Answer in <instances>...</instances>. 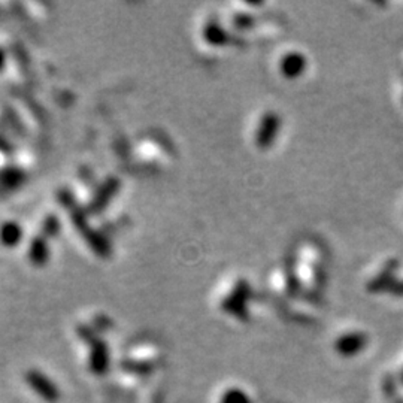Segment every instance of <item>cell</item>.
<instances>
[{"instance_id":"cell-1","label":"cell","mask_w":403,"mask_h":403,"mask_svg":"<svg viewBox=\"0 0 403 403\" xmlns=\"http://www.w3.org/2000/svg\"><path fill=\"white\" fill-rule=\"evenodd\" d=\"M28 380H29L30 387L36 393H39L43 399L48 402L57 400L58 391L56 389V385L51 384L45 375L38 373V372H29Z\"/></svg>"}]
</instances>
